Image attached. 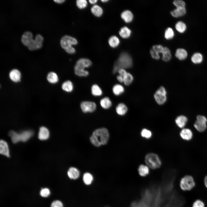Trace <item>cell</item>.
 <instances>
[{
    "label": "cell",
    "instance_id": "8",
    "mask_svg": "<svg viewBox=\"0 0 207 207\" xmlns=\"http://www.w3.org/2000/svg\"><path fill=\"white\" fill-rule=\"evenodd\" d=\"M167 92L163 87H160L156 92L154 97L156 101L158 104H163L166 101Z\"/></svg>",
    "mask_w": 207,
    "mask_h": 207
},
{
    "label": "cell",
    "instance_id": "31",
    "mask_svg": "<svg viewBox=\"0 0 207 207\" xmlns=\"http://www.w3.org/2000/svg\"><path fill=\"white\" fill-rule=\"evenodd\" d=\"M100 104L101 106L103 108L108 109L111 106L112 103L109 97H106L102 98L101 100Z\"/></svg>",
    "mask_w": 207,
    "mask_h": 207
},
{
    "label": "cell",
    "instance_id": "23",
    "mask_svg": "<svg viewBox=\"0 0 207 207\" xmlns=\"http://www.w3.org/2000/svg\"><path fill=\"white\" fill-rule=\"evenodd\" d=\"M175 55L179 60H183L186 58L187 53V51L185 49L179 48L176 51Z\"/></svg>",
    "mask_w": 207,
    "mask_h": 207
},
{
    "label": "cell",
    "instance_id": "16",
    "mask_svg": "<svg viewBox=\"0 0 207 207\" xmlns=\"http://www.w3.org/2000/svg\"><path fill=\"white\" fill-rule=\"evenodd\" d=\"M49 131L47 128L43 126L40 127L38 136L40 140H46L49 138Z\"/></svg>",
    "mask_w": 207,
    "mask_h": 207
},
{
    "label": "cell",
    "instance_id": "39",
    "mask_svg": "<svg viewBox=\"0 0 207 207\" xmlns=\"http://www.w3.org/2000/svg\"><path fill=\"white\" fill-rule=\"evenodd\" d=\"M88 3L86 0H77L76 1V5L80 9H83L86 7Z\"/></svg>",
    "mask_w": 207,
    "mask_h": 207
},
{
    "label": "cell",
    "instance_id": "46",
    "mask_svg": "<svg viewBox=\"0 0 207 207\" xmlns=\"http://www.w3.org/2000/svg\"><path fill=\"white\" fill-rule=\"evenodd\" d=\"M117 80L120 83H123V77L120 75H119L117 76Z\"/></svg>",
    "mask_w": 207,
    "mask_h": 207
},
{
    "label": "cell",
    "instance_id": "14",
    "mask_svg": "<svg viewBox=\"0 0 207 207\" xmlns=\"http://www.w3.org/2000/svg\"><path fill=\"white\" fill-rule=\"evenodd\" d=\"M67 175L70 179L76 180L79 177L80 172L76 168L71 167L69 169L67 172Z\"/></svg>",
    "mask_w": 207,
    "mask_h": 207
},
{
    "label": "cell",
    "instance_id": "49",
    "mask_svg": "<svg viewBox=\"0 0 207 207\" xmlns=\"http://www.w3.org/2000/svg\"><path fill=\"white\" fill-rule=\"evenodd\" d=\"M204 182L206 187L207 188V175L205 177L204 179Z\"/></svg>",
    "mask_w": 207,
    "mask_h": 207
},
{
    "label": "cell",
    "instance_id": "25",
    "mask_svg": "<svg viewBox=\"0 0 207 207\" xmlns=\"http://www.w3.org/2000/svg\"><path fill=\"white\" fill-rule=\"evenodd\" d=\"M120 41L118 38L115 35L110 37L108 40L109 45L112 48L117 47L120 43Z\"/></svg>",
    "mask_w": 207,
    "mask_h": 207
},
{
    "label": "cell",
    "instance_id": "33",
    "mask_svg": "<svg viewBox=\"0 0 207 207\" xmlns=\"http://www.w3.org/2000/svg\"><path fill=\"white\" fill-rule=\"evenodd\" d=\"M162 54V58L164 61L167 62L170 60L171 55L170 51L168 48L166 47H164Z\"/></svg>",
    "mask_w": 207,
    "mask_h": 207
},
{
    "label": "cell",
    "instance_id": "28",
    "mask_svg": "<svg viewBox=\"0 0 207 207\" xmlns=\"http://www.w3.org/2000/svg\"><path fill=\"white\" fill-rule=\"evenodd\" d=\"M47 79L50 83L54 84L58 81V78L57 74L53 72H49L47 76Z\"/></svg>",
    "mask_w": 207,
    "mask_h": 207
},
{
    "label": "cell",
    "instance_id": "43",
    "mask_svg": "<svg viewBox=\"0 0 207 207\" xmlns=\"http://www.w3.org/2000/svg\"><path fill=\"white\" fill-rule=\"evenodd\" d=\"M204 203L201 200H195L193 203L192 207H204Z\"/></svg>",
    "mask_w": 207,
    "mask_h": 207
},
{
    "label": "cell",
    "instance_id": "21",
    "mask_svg": "<svg viewBox=\"0 0 207 207\" xmlns=\"http://www.w3.org/2000/svg\"><path fill=\"white\" fill-rule=\"evenodd\" d=\"M116 110L118 114L122 116L126 113L128 111V108L125 104L121 103H119L117 105Z\"/></svg>",
    "mask_w": 207,
    "mask_h": 207
},
{
    "label": "cell",
    "instance_id": "10",
    "mask_svg": "<svg viewBox=\"0 0 207 207\" xmlns=\"http://www.w3.org/2000/svg\"><path fill=\"white\" fill-rule=\"evenodd\" d=\"M80 106L82 111L84 113L92 112L95 111L96 108L95 103L88 101L82 102Z\"/></svg>",
    "mask_w": 207,
    "mask_h": 207
},
{
    "label": "cell",
    "instance_id": "38",
    "mask_svg": "<svg viewBox=\"0 0 207 207\" xmlns=\"http://www.w3.org/2000/svg\"><path fill=\"white\" fill-rule=\"evenodd\" d=\"M174 35V32L172 28H168L166 30L164 37L166 39H172Z\"/></svg>",
    "mask_w": 207,
    "mask_h": 207
},
{
    "label": "cell",
    "instance_id": "2",
    "mask_svg": "<svg viewBox=\"0 0 207 207\" xmlns=\"http://www.w3.org/2000/svg\"><path fill=\"white\" fill-rule=\"evenodd\" d=\"M109 136V133L106 129L99 128L96 129L93 132L90 137V141L94 146L99 147L107 143Z\"/></svg>",
    "mask_w": 207,
    "mask_h": 207
},
{
    "label": "cell",
    "instance_id": "45",
    "mask_svg": "<svg viewBox=\"0 0 207 207\" xmlns=\"http://www.w3.org/2000/svg\"><path fill=\"white\" fill-rule=\"evenodd\" d=\"M119 75L122 76L123 77L124 75L127 72L124 69H121L119 70L118 72Z\"/></svg>",
    "mask_w": 207,
    "mask_h": 207
},
{
    "label": "cell",
    "instance_id": "24",
    "mask_svg": "<svg viewBox=\"0 0 207 207\" xmlns=\"http://www.w3.org/2000/svg\"><path fill=\"white\" fill-rule=\"evenodd\" d=\"M93 180V175L88 172L85 173L83 175V183L87 185L91 184Z\"/></svg>",
    "mask_w": 207,
    "mask_h": 207
},
{
    "label": "cell",
    "instance_id": "34",
    "mask_svg": "<svg viewBox=\"0 0 207 207\" xmlns=\"http://www.w3.org/2000/svg\"><path fill=\"white\" fill-rule=\"evenodd\" d=\"M203 60L202 55L200 53H196L192 56L191 60L195 64H198L201 63Z\"/></svg>",
    "mask_w": 207,
    "mask_h": 207
},
{
    "label": "cell",
    "instance_id": "13",
    "mask_svg": "<svg viewBox=\"0 0 207 207\" xmlns=\"http://www.w3.org/2000/svg\"><path fill=\"white\" fill-rule=\"evenodd\" d=\"M92 64V62L89 59L86 58H81L77 61L75 65L84 69L89 67Z\"/></svg>",
    "mask_w": 207,
    "mask_h": 207
},
{
    "label": "cell",
    "instance_id": "35",
    "mask_svg": "<svg viewBox=\"0 0 207 207\" xmlns=\"http://www.w3.org/2000/svg\"><path fill=\"white\" fill-rule=\"evenodd\" d=\"M123 83L126 85H130L133 80V75L130 73L127 72L123 76Z\"/></svg>",
    "mask_w": 207,
    "mask_h": 207
},
{
    "label": "cell",
    "instance_id": "29",
    "mask_svg": "<svg viewBox=\"0 0 207 207\" xmlns=\"http://www.w3.org/2000/svg\"><path fill=\"white\" fill-rule=\"evenodd\" d=\"M62 89L67 92H71L73 90V86L71 81L69 80L66 81L62 84Z\"/></svg>",
    "mask_w": 207,
    "mask_h": 207
},
{
    "label": "cell",
    "instance_id": "30",
    "mask_svg": "<svg viewBox=\"0 0 207 207\" xmlns=\"http://www.w3.org/2000/svg\"><path fill=\"white\" fill-rule=\"evenodd\" d=\"M139 175L142 177H145L148 174L149 170L148 166L144 164H141L138 168Z\"/></svg>",
    "mask_w": 207,
    "mask_h": 207
},
{
    "label": "cell",
    "instance_id": "48",
    "mask_svg": "<svg viewBox=\"0 0 207 207\" xmlns=\"http://www.w3.org/2000/svg\"><path fill=\"white\" fill-rule=\"evenodd\" d=\"M54 1L55 2H56L58 3H61L64 2L65 0H54Z\"/></svg>",
    "mask_w": 207,
    "mask_h": 207
},
{
    "label": "cell",
    "instance_id": "27",
    "mask_svg": "<svg viewBox=\"0 0 207 207\" xmlns=\"http://www.w3.org/2000/svg\"><path fill=\"white\" fill-rule=\"evenodd\" d=\"M74 73L76 75L80 76H86L89 74L88 71L75 65L74 67Z\"/></svg>",
    "mask_w": 207,
    "mask_h": 207
},
{
    "label": "cell",
    "instance_id": "6",
    "mask_svg": "<svg viewBox=\"0 0 207 207\" xmlns=\"http://www.w3.org/2000/svg\"><path fill=\"white\" fill-rule=\"evenodd\" d=\"M145 162L147 166L152 169L159 168L161 164V162L159 157L154 153L147 154L145 157Z\"/></svg>",
    "mask_w": 207,
    "mask_h": 207
},
{
    "label": "cell",
    "instance_id": "37",
    "mask_svg": "<svg viewBox=\"0 0 207 207\" xmlns=\"http://www.w3.org/2000/svg\"><path fill=\"white\" fill-rule=\"evenodd\" d=\"M175 27L176 30L180 33L184 32L186 28L185 24L181 21L177 22L175 24Z\"/></svg>",
    "mask_w": 207,
    "mask_h": 207
},
{
    "label": "cell",
    "instance_id": "20",
    "mask_svg": "<svg viewBox=\"0 0 207 207\" xmlns=\"http://www.w3.org/2000/svg\"><path fill=\"white\" fill-rule=\"evenodd\" d=\"M121 18L126 23L131 22L133 18V15L129 10H126L123 12L121 14Z\"/></svg>",
    "mask_w": 207,
    "mask_h": 207
},
{
    "label": "cell",
    "instance_id": "4",
    "mask_svg": "<svg viewBox=\"0 0 207 207\" xmlns=\"http://www.w3.org/2000/svg\"><path fill=\"white\" fill-rule=\"evenodd\" d=\"M60 45L67 53L73 54L76 52V50L73 46L78 43L77 40L70 36L66 35L63 36L60 40Z\"/></svg>",
    "mask_w": 207,
    "mask_h": 207
},
{
    "label": "cell",
    "instance_id": "17",
    "mask_svg": "<svg viewBox=\"0 0 207 207\" xmlns=\"http://www.w3.org/2000/svg\"><path fill=\"white\" fill-rule=\"evenodd\" d=\"M0 153L1 154L9 157H10L9 150L7 143L3 140L0 141Z\"/></svg>",
    "mask_w": 207,
    "mask_h": 207
},
{
    "label": "cell",
    "instance_id": "18",
    "mask_svg": "<svg viewBox=\"0 0 207 207\" xmlns=\"http://www.w3.org/2000/svg\"><path fill=\"white\" fill-rule=\"evenodd\" d=\"M187 121L188 119L186 117L181 115L176 118L175 120V122L179 128L183 129L186 125Z\"/></svg>",
    "mask_w": 207,
    "mask_h": 207
},
{
    "label": "cell",
    "instance_id": "11",
    "mask_svg": "<svg viewBox=\"0 0 207 207\" xmlns=\"http://www.w3.org/2000/svg\"><path fill=\"white\" fill-rule=\"evenodd\" d=\"M164 48L161 45H156L153 46L150 50V53L152 57L156 60L160 58V53H162Z\"/></svg>",
    "mask_w": 207,
    "mask_h": 207
},
{
    "label": "cell",
    "instance_id": "44",
    "mask_svg": "<svg viewBox=\"0 0 207 207\" xmlns=\"http://www.w3.org/2000/svg\"><path fill=\"white\" fill-rule=\"evenodd\" d=\"M51 207H63V205L60 201L56 200L52 202L51 205Z\"/></svg>",
    "mask_w": 207,
    "mask_h": 207
},
{
    "label": "cell",
    "instance_id": "36",
    "mask_svg": "<svg viewBox=\"0 0 207 207\" xmlns=\"http://www.w3.org/2000/svg\"><path fill=\"white\" fill-rule=\"evenodd\" d=\"M91 92L94 96H99L102 94V91L100 87L96 84L93 85L91 87Z\"/></svg>",
    "mask_w": 207,
    "mask_h": 207
},
{
    "label": "cell",
    "instance_id": "26",
    "mask_svg": "<svg viewBox=\"0 0 207 207\" xmlns=\"http://www.w3.org/2000/svg\"><path fill=\"white\" fill-rule=\"evenodd\" d=\"M120 36L122 38L126 39L129 38L131 35V31L126 26L122 27L119 32Z\"/></svg>",
    "mask_w": 207,
    "mask_h": 207
},
{
    "label": "cell",
    "instance_id": "5",
    "mask_svg": "<svg viewBox=\"0 0 207 207\" xmlns=\"http://www.w3.org/2000/svg\"><path fill=\"white\" fill-rule=\"evenodd\" d=\"M33 132L30 130L23 131L20 133H17L14 131H10L9 133L12 141L14 143L20 141L26 142L33 135Z\"/></svg>",
    "mask_w": 207,
    "mask_h": 207
},
{
    "label": "cell",
    "instance_id": "1",
    "mask_svg": "<svg viewBox=\"0 0 207 207\" xmlns=\"http://www.w3.org/2000/svg\"><path fill=\"white\" fill-rule=\"evenodd\" d=\"M43 40V37L40 34H37L34 40L32 39V34L29 31L24 32L22 36L21 41L23 44L28 47L30 50L40 48L42 46Z\"/></svg>",
    "mask_w": 207,
    "mask_h": 207
},
{
    "label": "cell",
    "instance_id": "7",
    "mask_svg": "<svg viewBox=\"0 0 207 207\" xmlns=\"http://www.w3.org/2000/svg\"><path fill=\"white\" fill-rule=\"evenodd\" d=\"M195 183L193 177L189 175H185L181 179L180 185L184 191H189L195 186Z\"/></svg>",
    "mask_w": 207,
    "mask_h": 207
},
{
    "label": "cell",
    "instance_id": "12",
    "mask_svg": "<svg viewBox=\"0 0 207 207\" xmlns=\"http://www.w3.org/2000/svg\"><path fill=\"white\" fill-rule=\"evenodd\" d=\"M180 135L181 137L183 140L189 141L192 138L193 133L190 129L183 128L181 131Z\"/></svg>",
    "mask_w": 207,
    "mask_h": 207
},
{
    "label": "cell",
    "instance_id": "19",
    "mask_svg": "<svg viewBox=\"0 0 207 207\" xmlns=\"http://www.w3.org/2000/svg\"><path fill=\"white\" fill-rule=\"evenodd\" d=\"M186 13L185 7H178L171 11L170 14L172 16L177 18L184 16Z\"/></svg>",
    "mask_w": 207,
    "mask_h": 207
},
{
    "label": "cell",
    "instance_id": "15",
    "mask_svg": "<svg viewBox=\"0 0 207 207\" xmlns=\"http://www.w3.org/2000/svg\"><path fill=\"white\" fill-rule=\"evenodd\" d=\"M10 79L13 82L17 83L20 80L21 74L20 71L17 69H14L9 73Z\"/></svg>",
    "mask_w": 207,
    "mask_h": 207
},
{
    "label": "cell",
    "instance_id": "40",
    "mask_svg": "<svg viewBox=\"0 0 207 207\" xmlns=\"http://www.w3.org/2000/svg\"><path fill=\"white\" fill-rule=\"evenodd\" d=\"M141 136L146 139H149L152 136V132L146 129H143L141 131Z\"/></svg>",
    "mask_w": 207,
    "mask_h": 207
},
{
    "label": "cell",
    "instance_id": "47",
    "mask_svg": "<svg viewBox=\"0 0 207 207\" xmlns=\"http://www.w3.org/2000/svg\"><path fill=\"white\" fill-rule=\"evenodd\" d=\"M97 0H89V2L91 4H93L94 5H95L97 2Z\"/></svg>",
    "mask_w": 207,
    "mask_h": 207
},
{
    "label": "cell",
    "instance_id": "42",
    "mask_svg": "<svg viewBox=\"0 0 207 207\" xmlns=\"http://www.w3.org/2000/svg\"><path fill=\"white\" fill-rule=\"evenodd\" d=\"M173 4L176 7H185V3L184 1L181 0H176L173 1Z\"/></svg>",
    "mask_w": 207,
    "mask_h": 207
},
{
    "label": "cell",
    "instance_id": "50",
    "mask_svg": "<svg viewBox=\"0 0 207 207\" xmlns=\"http://www.w3.org/2000/svg\"><path fill=\"white\" fill-rule=\"evenodd\" d=\"M108 1H109V0H101V1L102 2H103V3H105L106 2H107Z\"/></svg>",
    "mask_w": 207,
    "mask_h": 207
},
{
    "label": "cell",
    "instance_id": "22",
    "mask_svg": "<svg viewBox=\"0 0 207 207\" xmlns=\"http://www.w3.org/2000/svg\"><path fill=\"white\" fill-rule=\"evenodd\" d=\"M91 10L92 14L97 17L101 16L103 12V11L101 7L96 4L93 5L92 7Z\"/></svg>",
    "mask_w": 207,
    "mask_h": 207
},
{
    "label": "cell",
    "instance_id": "41",
    "mask_svg": "<svg viewBox=\"0 0 207 207\" xmlns=\"http://www.w3.org/2000/svg\"><path fill=\"white\" fill-rule=\"evenodd\" d=\"M50 194L49 189L47 188L42 189L40 192L41 195L43 197H47Z\"/></svg>",
    "mask_w": 207,
    "mask_h": 207
},
{
    "label": "cell",
    "instance_id": "9",
    "mask_svg": "<svg viewBox=\"0 0 207 207\" xmlns=\"http://www.w3.org/2000/svg\"><path fill=\"white\" fill-rule=\"evenodd\" d=\"M207 123V119L205 116L198 115L196 117V120L193 126L197 131L202 132L206 129Z\"/></svg>",
    "mask_w": 207,
    "mask_h": 207
},
{
    "label": "cell",
    "instance_id": "32",
    "mask_svg": "<svg viewBox=\"0 0 207 207\" xmlns=\"http://www.w3.org/2000/svg\"><path fill=\"white\" fill-rule=\"evenodd\" d=\"M124 87L121 85L117 84L114 86L112 88V91L114 94L117 96L119 95L122 94L124 91Z\"/></svg>",
    "mask_w": 207,
    "mask_h": 207
},
{
    "label": "cell",
    "instance_id": "3",
    "mask_svg": "<svg viewBox=\"0 0 207 207\" xmlns=\"http://www.w3.org/2000/svg\"><path fill=\"white\" fill-rule=\"evenodd\" d=\"M132 64V60L130 55L125 52L122 53L114 64L113 72L115 73L121 69L129 68Z\"/></svg>",
    "mask_w": 207,
    "mask_h": 207
}]
</instances>
